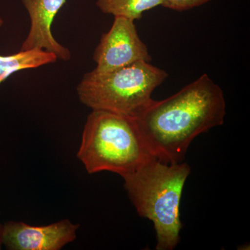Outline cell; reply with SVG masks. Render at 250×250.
Wrapping results in <instances>:
<instances>
[{"mask_svg":"<svg viewBox=\"0 0 250 250\" xmlns=\"http://www.w3.org/2000/svg\"><path fill=\"white\" fill-rule=\"evenodd\" d=\"M97 6L104 14L136 21L146 11L162 5V0H97Z\"/></svg>","mask_w":250,"mask_h":250,"instance_id":"9c48e42d","label":"cell"},{"mask_svg":"<svg viewBox=\"0 0 250 250\" xmlns=\"http://www.w3.org/2000/svg\"><path fill=\"white\" fill-rule=\"evenodd\" d=\"M167 77L165 70L139 62L112 71L85 73L77 91L81 103L92 110L136 118L152 103L153 92Z\"/></svg>","mask_w":250,"mask_h":250,"instance_id":"277c9868","label":"cell"},{"mask_svg":"<svg viewBox=\"0 0 250 250\" xmlns=\"http://www.w3.org/2000/svg\"><path fill=\"white\" fill-rule=\"evenodd\" d=\"M1 234H2V226L0 225V250H1V244H2V241H1Z\"/></svg>","mask_w":250,"mask_h":250,"instance_id":"8fae6325","label":"cell"},{"mask_svg":"<svg viewBox=\"0 0 250 250\" xmlns=\"http://www.w3.org/2000/svg\"><path fill=\"white\" fill-rule=\"evenodd\" d=\"M54 54L41 49L22 51L11 55H0V84L16 72L54 63Z\"/></svg>","mask_w":250,"mask_h":250,"instance_id":"ba28073f","label":"cell"},{"mask_svg":"<svg viewBox=\"0 0 250 250\" xmlns=\"http://www.w3.org/2000/svg\"><path fill=\"white\" fill-rule=\"evenodd\" d=\"M190 172L187 163L166 164L155 159L123 177L136 211L154 224L156 250H174L180 242L181 200Z\"/></svg>","mask_w":250,"mask_h":250,"instance_id":"7a4b0ae2","label":"cell"},{"mask_svg":"<svg viewBox=\"0 0 250 250\" xmlns=\"http://www.w3.org/2000/svg\"><path fill=\"white\" fill-rule=\"evenodd\" d=\"M226 116L223 90L204 74L172 96L153 100L136 121L156 159L183 162L199 135L221 126Z\"/></svg>","mask_w":250,"mask_h":250,"instance_id":"6da1fadb","label":"cell"},{"mask_svg":"<svg viewBox=\"0 0 250 250\" xmlns=\"http://www.w3.org/2000/svg\"><path fill=\"white\" fill-rule=\"evenodd\" d=\"M30 18L29 34L21 50L41 49L54 54L59 60L71 59V52L54 39L52 26L66 0H21Z\"/></svg>","mask_w":250,"mask_h":250,"instance_id":"52a82bcc","label":"cell"},{"mask_svg":"<svg viewBox=\"0 0 250 250\" xmlns=\"http://www.w3.org/2000/svg\"><path fill=\"white\" fill-rule=\"evenodd\" d=\"M77 157L89 174L108 171L122 177L156 159L136 118L100 110L87 118Z\"/></svg>","mask_w":250,"mask_h":250,"instance_id":"3957f363","label":"cell"},{"mask_svg":"<svg viewBox=\"0 0 250 250\" xmlns=\"http://www.w3.org/2000/svg\"><path fill=\"white\" fill-rule=\"evenodd\" d=\"M3 24H4V21H3L2 18L0 16V27H2Z\"/></svg>","mask_w":250,"mask_h":250,"instance_id":"7c38bea8","label":"cell"},{"mask_svg":"<svg viewBox=\"0 0 250 250\" xmlns=\"http://www.w3.org/2000/svg\"><path fill=\"white\" fill-rule=\"evenodd\" d=\"M79 228L68 219L45 226L9 221L2 226L1 241L11 250H59L76 239Z\"/></svg>","mask_w":250,"mask_h":250,"instance_id":"8992f818","label":"cell"},{"mask_svg":"<svg viewBox=\"0 0 250 250\" xmlns=\"http://www.w3.org/2000/svg\"><path fill=\"white\" fill-rule=\"evenodd\" d=\"M134 21L114 17L108 32L103 34L93 54L94 71L106 72L139 62H150L147 45L140 39Z\"/></svg>","mask_w":250,"mask_h":250,"instance_id":"5b68a950","label":"cell"},{"mask_svg":"<svg viewBox=\"0 0 250 250\" xmlns=\"http://www.w3.org/2000/svg\"><path fill=\"white\" fill-rule=\"evenodd\" d=\"M210 0H162L161 6L177 11H184L199 7Z\"/></svg>","mask_w":250,"mask_h":250,"instance_id":"30bf717a","label":"cell"}]
</instances>
